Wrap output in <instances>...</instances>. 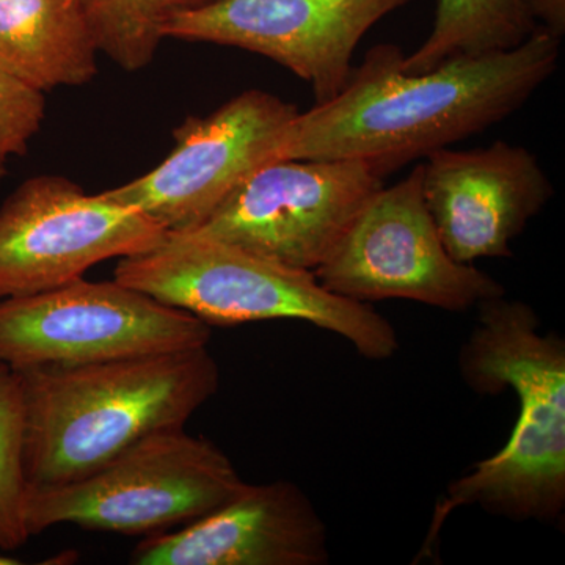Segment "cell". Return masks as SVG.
<instances>
[{"instance_id": "e0dca14e", "label": "cell", "mask_w": 565, "mask_h": 565, "mask_svg": "<svg viewBox=\"0 0 565 565\" xmlns=\"http://www.w3.org/2000/svg\"><path fill=\"white\" fill-rule=\"evenodd\" d=\"M24 397L18 371L0 363V548L6 552L28 544L25 525L28 481L22 467Z\"/></svg>"}, {"instance_id": "4fadbf2b", "label": "cell", "mask_w": 565, "mask_h": 565, "mask_svg": "<svg viewBox=\"0 0 565 565\" xmlns=\"http://www.w3.org/2000/svg\"><path fill=\"white\" fill-rule=\"evenodd\" d=\"M329 535L313 501L291 481L247 484L174 533L147 535L136 565H326Z\"/></svg>"}, {"instance_id": "277c9868", "label": "cell", "mask_w": 565, "mask_h": 565, "mask_svg": "<svg viewBox=\"0 0 565 565\" xmlns=\"http://www.w3.org/2000/svg\"><path fill=\"white\" fill-rule=\"evenodd\" d=\"M114 280L211 327L292 319L337 333L373 362L399 351L396 329L370 303L334 296L311 270L199 234L169 233L152 250L121 258Z\"/></svg>"}, {"instance_id": "9c48e42d", "label": "cell", "mask_w": 565, "mask_h": 565, "mask_svg": "<svg viewBox=\"0 0 565 565\" xmlns=\"http://www.w3.org/2000/svg\"><path fill=\"white\" fill-rule=\"evenodd\" d=\"M167 234L68 178H31L0 206V300L68 285L96 264L152 250Z\"/></svg>"}, {"instance_id": "8992f818", "label": "cell", "mask_w": 565, "mask_h": 565, "mask_svg": "<svg viewBox=\"0 0 565 565\" xmlns=\"http://www.w3.org/2000/svg\"><path fill=\"white\" fill-rule=\"evenodd\" d=\"M315 275L353 302L403 299L451 313L505 294L500 281L446 250L424 200L422 163L367 200Z\"/></svg>"}, {"instance_id": "ffe728a7", "label": "cell", "mask_w": 565, "mask_h": 565, "mask_svg": "<svg viewBox=\"0 0 565 565\" xmlns=\"http://www.w3.org/2000/svg\"><path fill=\"white\" fill-rule=\"evenodd\" d=\"M20 561L13 559V557L9 556H0V565H18Z\"/></svg>"}, {"instance_id": "30bf717a", "label": "cell", "mask_w": 565, "mask_h": 565, "mask_svg": "<svg viewBox=\"0 0 565 565\" xmlns=\"http://www.w3.org/2000/svg\"><path fill=\"white\" fill-rule=\"evenodd\" d=\"M300 114L273 93H239L206 117L174 129V148L150 173L102 192L140 211L170 234L191 233L259 167L278 161Z\"/></svg>"}, {"instance_id": "5bb4252c", "label": "cell", "mask_w": 565, "mask_h": 565, "mask_svg": "<svg viewBox=\"0 0 565 565\" xmlns=\"http://www.w3.org/2000/svg\"><path fill=\"white\" fill-rule=\"evenodd\" d=\"M98 52L77 0H0V71L36 90L88 84Z\"/></svg>"}, {"instance_id": "3957f363", "label": "cell", "mask_w": 565, "mask_h": 565, "mask_svg": "<svg viewBox=\"0 0 565 565\" xmlns=\"http://www.w3.org/2000/svg\"><path fill=\"white\" fill-rule=\"evenodd\" d=\"M18 374L29 487L77 481L148 435L184 429L221 386L207 345Z\"/></svg>"}, {"instance_id": "ac0fdd59", "label": "cell", "mask_w": 565, "mask_h": 565, "mask_svg": "<svg viewBox=\"0 0 565 565\" xmlns=\"http://www.w3.org/2000/svg\"><path fill=\"white\" fill-rule=\"evenodd\" d=\"M44 117V93L0 71V177L10 158L25 156Z\"/></svg>"}, {"instance_id": "52a82bcc", "label": "cell", "mask_w": 565, "mask_h": 565, "mask_svg": "<svg viewBox=\"0 0 565 565\" xmlns=\"http://www.w3.org/2000/svg\"><path fill=\"white\" fill-rule=\"evenodd\" d=\"M210 340L202 319L117 280L79 278L0 300V363L14 371L184 351Z\"/></svg>"}, {"instance_id": "8fae6325", "label": "cell", "mask_w": 565, "mask_h": 565, "mask_svg": "<svg viewBox=\"0 0 565 565\" xmlns=\"http://www.w3.org/2000/svg\"><path fill=\"white\" fill-rule=\"evenodd\" d=\"M411 0H212L167 25L166 39L239 47L285 66L316 104L344 87L360 41Z\"/></svg>"}, {"instance_id": "ba28073f", "label": "cell", "mask_w": 565, "mask_h": 565, "mask_svg": "<svg viewBox=\"0 0 565 565\" xmlns=\"http://www.w3.org/2000/svg\"><path fill=\"white\" fill-rule=\"evenodd\" d=\"M384 178L356 159H278L248 174L191 233L315 273Z\"/></svg>"}, {"instance_id": "6da1fadb", "label": "cell", "mask_w": 565, "mask_h": 565, "mask_svg": "<svg viewBox=\"0 0 565 565\" xmlns=\"http://www.w3.org/2000/svg\"><path fill=\"white\" fill-rule=\"evenodd\" d=\"M561 40L537 29L512 50L459 55L422 74L377 44L330 102L300 111L278 159H356L382 177L505 120L559 66Z\"/></svg>"}, {"instance_id": "7c38bea8", "label": "cell", "mask_w": 565, "mask_h": 565, "mask_svg": "<svg viewBox=\"0 0 565 565\" xmlns=\"http://www.w3.org/2000/svg\"><path fill=\"white\" fill-rule=\"evenodd\" d=\"M422 169L430 217L446 250L465 264L511 258L512 243L555 195L537 156L504 140L476 150L441 148Z\"/></svg>"}, {"instance_id": "5b68a950", "label": "cell", "mask_w": 565, "mask_h": 565, "mask_svg": "<svg viewBox=\"0 0 565 565\" xmlns=\"http://www.w3.org/2000/svg\"><path fill=\"white\" fill-rule=\"evenodd\" d=\"M244 486L217 445L184 429L163 430L77 481L29 487L25 525L31 537L57 525L158 534L210 514Z\"/></svg>"}, {"instance_id": "d6986e66", "label": "cell", "mask_w": 565, "mask_h": 565, "mask_svg": "<svg viewBox=\"0 0 565 565\" xmlns=\"http://www.w3.org/2000/svg\"><path fill=\"white\" fill-rule=\"evenodd\" d=\"M539 29H544L555 39L563 40L565 33V0H522Z\"/></svg>"}, {"instance_id": "2e32d148", "label": "cell", "mask_w": 565, "mask_h": 565, "mask_svg": "<svg viewBox=\"0 0 565 565\" xmlns=\"http://www.w3.org/2000/svg\"><path fill=\"white\" fill-rule=\"evenodd\" d=\"M96 46L125 71L147 68L166 39L167 25L212 0H77Z\"/></svg>"}, {"instance_id": "7a4b0ae2", "label": "cell", "mask_w": 565, "mask_h": 565, "mask_svg": "<svg viewBox=\"0 0 565 565\" xmlns=\"http://www.w3.org/2000/svg\"><path fill=\"white\" fill-rule=\"evenodd\" d=\"M533 307L500 296L478 305L460 374L473 392L514 390L519 418L497 455L473 465L435 505L423 555L456 509L479 505L512 522H561L565 512V341L542 333Z\"/></svg>"}, {"instance_id": "9a60e30c", "label": "cell", "mask_w": 565, "mask_h": 565, "mask_svg": "<svg viewBox=\"0 0 565 565\" xmlns=\"http://www.w3.org/2000/svg\"><path fill=\"white\" fill-rule=\"evenodd\" d=\"M537 25L522 0H437L433 31L403 61L407 74H422L459 55L512 50Z\"/></svg>"}]
</instances>
